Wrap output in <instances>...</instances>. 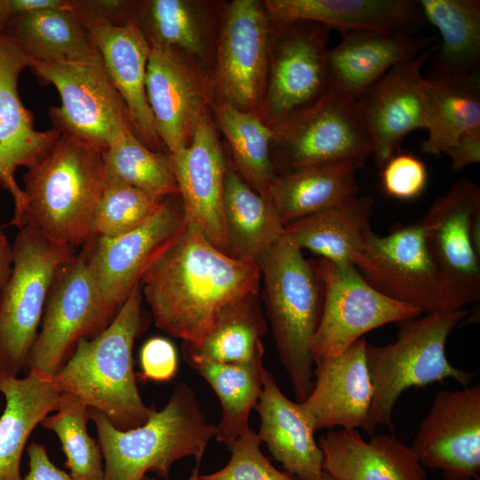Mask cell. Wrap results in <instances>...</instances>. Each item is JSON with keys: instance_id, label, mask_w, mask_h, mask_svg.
<instances>
[{"instance_id": "1", "label": "cell", "mask_w": 480, "mask_h": 480, "mask_svg": "<svg viewBox=\"0 0 480 480\" xmlns=\"http://www.w3.org/2000/svg\"><path fill=\"white\" fill-rule=\"evenodd\" d=\"M260 280L257 263L221 252L196 227L186 223L148 265L140 283L156 325L195 345L228 305L259 292Z\"/></svg>"}, {"instance_id": "2", "label": "cell", "mask_w": 480, "mask_h": 480, "mask_svg": "<svg viewBox=\"0 0 480 480\" xmlns=\"http://www.w3.org/2000/svg\"><path fill=\"white\" fill-rule=\"evenodd\" d=\"M142 299L139 283L111 323L97 336L79 340L52 377L61 393L100 411L120 430L142 426L149 416L150 406L144 404L137 387L132 357Z\"/></svg>"}, {"instance_id": "3", "label": "cell", "mask_w": 480, "mask_h": 480, "mask_svg": "<svg viewBox=\"0 0 480 480\" xmlns=\"http://www.w3.org/2000/svg\"><path fill=\"white\" fill-rule=\"evenodd\" d=\"M29 226L73 248L94 236V216L107 176L102 153L60 135L23 177Z\"/></svg>"}, {"instance_id": "4", "label": "cell", "mask_w": 480, "mask_h": 480, "mask_svg": "<svg viewBox=\"0 0 480 480\" xmlns=\"http://www.w3.org/2000/svg\"><path fill=\"white\" fill-rule=\"evenodd\" d=\"M89 417L105 460V480H144L147 472L168 480L177 460L194 457L199 464L216 434V426L207 421L195 392L184 381L176 386L164 409L150 405L142 426L117 429L93 408H89Z\"/></svg>"}, {"instance_id": "5", "label": "cell", "mask_w": 480, "mask_h": 480, "mask_svg": "<svg viewBox=\"0 0 480 480\" xmlns=\"http://www.w3.org/2000/svg\"><path fill=\"white\" fill-rule=\"evenodd\" d=\"M259 266L278 356L301 403L314 385L312 345L323 311L324 286L312 261L284 235Z\"/></svg>"}, {"instance_id": "6", "label": "cell", "mask_w": 480, "mask_h": 480, "mask_svg": "<svg viewBox=\"0 0 480 480\" xmlns=\"http://www.w3.org/2000/svg\"><path fill=\"white\" fill-rule=\"evenodd\" d=\"M460 308L437 311L398 324L397 339L388 345L367 342L366 362L372 398L364 431L373 436L379 426L392 428V413L400 396L412 387L422 388L445 379L467 387L474 372L454 367L445 355L452 329L467 316Z\"/></svg>"}, {"instance_id": "7", "label": "cell", "mask_w": 480, "mask_h": 480, "mask_svg": "<svg viewBox=\"0 0 480 480\" xmlns=\"http://www.w3.org/2000/svg\"><path fill=\"white\" fill-rule=\"evenodd\" d=\"M19 229L12 271L0 290V375L6 377L26 369L56 272L76 253L35 228Z\"/></svg>"}, {"instance_id": "8", "label": "cell", "mask_w": 480, "mask_h": 480, "mask_svg": "<svg viewBox=\"0 0 480 480\" xmlns=\"http://www.w3.org/2000/svg\"><path fill=\"white\" fill-rule=\"evenodd\" d=\"M31 70L40 84L59 92L60 105L50 107L48 116L60 135L103 153L133 132L128 108L102 61L37 63Z\"/></svg>"}, {"instance_id": "9", "label": "cell", "mask_w": 480, "mask_h": 480, "mask_svg": "<svg viewBox=\"0 0 480 480\" xmlns=\"http://www.w3.org/2000/svg\"><path fill=\"white\" fill-rule=\"evenodd\" d=\"M372 152L371 139L352 102L332 90L273 128L276 175L337 164L360 168Z\"/></svg>"}, {"instance_id": "10", "label": "cell", "mask_w": 480, "mask_h": 480, "mask_svg": "<svg viewBox=\"0 0 480 480\" xmlns=\"http://www.w3.org/2000/svg\"><path fill=\"white\" fill-rule=\"evenodd\" d=\"M273 34L264 1L225 2L212 73L213 101L260 116Z\"/></svg>"}, {"instance_id": "11", "label": "cell", "mask_w": 480, "mask_h": 480, "mask_svg": "<svg viewBox=\"0 0 480 480\" xmlns=\"http://www.w3.org/2000/svg\"><path fill=\"white\" fill-rule=\"evenodd\" d=\"M114 317L96 290L84 251L75 253L56 272L26 369L52 378L79 340L97 336Z\"/></svg>"}, {"instance_id": "12", "label": "cell", "mask_w": 480, "mask_h": 480, "mask_svg": "<svg viewBox=\"0 0 480 480\" xmlns=\"http://www.w3.org/2000/svg\"><path fill=\"white\" fill-rule=\"evenodd\" d=\"M354 265L378 292L423 314L460 309L429 256L420 220L395 225L385 236L373 232Z\"/></svg>"}, {"instance_id": "13", "label": "cell", "mask_w": 480, "mask_h": 480, "mask_svg": "<svg viewBox=\"0 0 480 480\" xmlns=\"http://www.w3.org/2000/svg\"><path fill=\"white\" fill-rule=\"evenodd\" d=\"M331 28L298 20L274 26L260 119L275 128L331 90L326 62Z\"/></svg>"}, {"instance_id": "14", "label": "cell", "mask_w": 480, "mask_h": 480, "mask_svg": "<svg viewBox=\"0 0 480 480\" xmlns=\"http://www.w3.org/2000/svg\"><path fill=\"white\" fill-rule=\"evenodd\" d=\"M324 286L321 320L312 345L313 361L341 354L378 327L416 318L422 311L374 289L355 265L312 261Z\"/></svg>"}, {"instance_id": "15", "label": "cell", "mask_w": 480, "mask_h": 480, "mask_svg": "<svg viewBox=\"0 0 480 480\" xmlns=\"http://www.w3.org/2000/svg\"><path fill=\"white\" fill-rule=\"evenodd\" d=\"M186 224L179 195L165 197L140 225L116 237L93 236L83 250L107 308L115 316L152 260Z\"/></svg>"}, {"instance_id": "16", "label": "cell", "mask_w": 480, "mask_h": 480, "mask_svg": "<svg viewBox=\"0 0 480 480\" xmlns=\"http://www.w3.org/2000/svg\"><path fill=\"white\" fill-rule=\"evenodd\" d=\"M480 212V188L460 180L436 197L420 220L429 256L460 308L480 300V253L471 224Z\"/></svg>"}, {"instance_id": "17", "label": "cell", "mask_w": 480, "mask_h": 480, "mask_svg": "<svg viewBox=\"0 0 480 480\" xmlns=\"http://www.w3.org/2000/svg\"><path fill=\"white\" fill-rule=\"evenodd\" d=\"M411 448L444 480L480 478V384L439 391Z\"/></svg>"}, {"instance_id": "18", "label": "cell", "mask_w": 480, "mask_h": 480, "mask_svg": "<svg viewBox=\"0 0 480 480\" xmlns=\"http://www.w3.org/2000/svg\"><path fill=\"white\" fill-rule=\"evenodd\" d=\"M146 93L158 136L168 154L186 148L211 110L210 76L176 50L151 47Z\"/></svg>"}, {"instance_id": "19", "label": "cell", "mask_w": 480, "mask_h": 480, "mask_svg": "<svg viewBox=\"0 0 480 480\" xmlns=\"http://www.w3.org/2000/svg\"><path fill=\"white\" fill-rule=\"evenodd\" d=\"M38 62L5 34H0V188L14 203L11 226H20L26 197L16 178V170L39 161L60 136L54 128L36 131L34 115L22 103L18 89L22 70Z\"/></svg>"}, {"instance_id": "20", "label": "cell", "mask_w": 480, "mask_h": 480, "mask_svg": "<svg viewBox=\"0 0 480 480\" xmlns=\"http://www.w3.org/2000/svg\"><path fill=\"white\" fill-rule=\"evenodd\" d=\"M436 50L437 45H430L414 59L393 67L352 103L371 139L373 161L380 169L400 152L405 135L426 130L421 69Z\"/></svg>"}, {"instance_id": "21", "label": "cell", "mask_w": 480, "mask_h": 480, "mask_svg": "<svg viewBox=\"0 0 480 480\" xmlns=\"http://www.w3.org/2000/svg\"><path fill=\"white\" fill-rule=\"evenodd\" d=\"M169 157L186 223L196 227L212 244L229 254L223 217L228 163L210 113L198 123L189 144Z\"/></svg>"}, {"instance_id": "22", "label": "cell", "mask_w": 480, "mask_h": 480, "mask_svg": "<svg viewBox=\"0 0 480 480\" xmlns=\"http://www.w3.org/2000/svg\"><path fill=\"white\" fill-rule=\"evenodd\" d=\"M363 337L341 354L314 361V385L300 406L316 432L364 428L372 398Z\"/></svg>"}, {"instance_id": "23", "label": "cell", "mask_w": 480, "mask_h": 480, "mask_svg": "<svg viewBox=\"0 0 480 480\" xmlns=\"http://www.w3.org/2000/svg\"><path fill=\"white\" fill-rule=\"evenodd\" d=\"M224 1H135L132 24L150 47L171 48L186 56L211 78Z\"/></svg>"}, {"instance_id": "24", "label": "cell", "mask_w": 480, "mask_h": 480, "mask_svg": "<svg viewBox=\"0 0 480 480\" xmlns=\"http://www.w3.org/2000/svg\"><path fill=\"white\" fill-rule=\"evenodd\" d=\"M341 34V41L328 49L326 62L331 90L352 103L389 69L414 59L433 42V36H418L412 29Z\"/></svg>"}, {"instance_id": "25", "label": "cell", "mask_w": 480, "mask_h": 480, "mask_svg": "<svg viewBox=\"0 0 480 480\" xmlns=\"http://www.w3.org/2000/svg\"><path fill=\"white\" fill-rule=\"evenodd\" d=\"M86 29L128 108L134 135L151 150L168 153L158 136L147 99L146 73L151 47L144 36L132 23H95Z\"/></svg>"}, {"instance_id": "26", "label": "cell", "mask_w": 480, "mask_h": 480, "mask_svg": "<svg viewBox=\"0 0 480 480\" xmlns=\"http://www.w3.org/2000/svg\"><path fill=\"white\" fill-rule=\"evenodd\" d=\"M323 468L334 480H427L411 446L393 435L365 441L357 429L331 430L317 441Z\"/></svg>"}, {"instance_id": "27", "label": "cell", "mask_w": 480, "mask_h": 480, "mask_svg": "<svg viewBox=\"0 0 480 480\" xmlns=\"http://www.w3.org/2000/svg\"><path fill=\"white\" fill-rule=\"evenodd\" d=\"M255 409L260 420L258 437L274 460L298 480H323L324 455L316 431L300 404L289 399L267 370Z\"/></svg>"}, {"instance_id": "28", "label": "cell", "mask_w": 480, "mask_h": 480, "mask_svg": "<svg viewBox=\"0 0 480 480\" xmlns=\"http://www.w3.org/2000/svg\"><path fill=\"white\" fill-rule=\"evenodd\" d=\"M274 26L308 20L351 30H411L423 20L406 0H264Z\"/></svg>"}, {"instance_id": "29", "label": "cell", "mask_w": 480, "mask_h": 480, "mask_svg": "<svg viewBox=\"0 0 480 480\" xmlns=\"http://www.w3.org/2000/svg\"><path fill=\"white\" fill-rule=\"evenodd\" d=\"M428 139L421 143L427 154L446 155L465 134L480 129V75L422 76L420 84Z\"/></svg>"}, {"instance_id": "30", "label": "cell", "mask_w": 480, "mask_h": 480, "mask_svg": "<svg viewBox=\"0 0 480 480\" xmlns=\"http://www.w3.org/2000/svg\"><path fill=\"white\" fill-rule=\"evenodd\" d=\"M5 407L0 416V480H22L20 458L41 421L59 404L61 392L52 378L28 371L25 378L0 375Z\"/></svg>"}, {"instance_id": "31", "label": "cell", "mask_w": 480, "mask_h": 480, "mask_svg": "<svg viewBox=\"0 0 480 480\" xmlns=\"http://www.w3.org/2000/svg\"><path fill=\"white\" fill-rule=\"evenodd\" d=\"M372 199L358 196L319 213L284 226V236L301 251L339 265H354L374 232Z\"/></svg>"}, {"instance_id": "32", "label": "cell", "mask_w": 480, "mask_h": 480, "mask_svg": "<svg viewBox=\"0 0 480 480\" xmlns=\"http://www.w3.org/2000/svg\"><path fill=\"white\" fill-rule=\"evenodd\" d=\"M357 169L337 164L278 174L270 183L267 197L285 226L357 196Z\"/></svg>"}, {"instance_id": "33", "label": "cell", "mask_w": 480, "mask_h": 480, "mask_svg": "<svg viewBox=\"0 0 480 480\" xmlns=\"http://www.w3.org/2000/svg\"><path fill=\"white\" fill-rule=\"evenodd\" d=\"M223 217L232 257L257 263L284 235V226L268 198L254 191L228 164Z\"/></svg>"}, {"instance_id": "34", "label": "cell", "mask_w": 480, "mask_h": 480, "mask_svg": "<svg viewBox=\"0 0 480 480\" xmlns=\"http://www.w3.org/2000/svg\"><path fill=\"white\" fill-rule=\"evenodd\" d=\"M4 34L38 63L102 61L88 30L68 10L11 15Z\"/></svg>"}, {"instance_id": "35", "label": "cell", "mask_w": 480, "mask_h": 480, "mask_svg": "<svg viewBox=\"0 0 480 480\" xmlns=\"http://www.w3.org/2000/svg\"><path fill=\"white\" fill-rule=\"evenodd\" d=\"M264 350L247 363H220L189 356L184 360L212 388L222 408L215 438L226 446L242 436L249 427V415L262 391Z\"/></svg>"}, {"instance_id": "36", "label": "cell", "mask_w": 480, "mask_h": 480, "mask_svg": "<svg viewBox=\"0 0 480 480\" xmlns=\"http://www.w3.org/2000/svg\"><path fill=\"white\" fill-rule=\"evenodd\" d=\"M427 21L442 43L433 54L434 75H460L476 70L480 62V1L420 0Z\"/></svg>"}, {"instance_id": "37", "label": "cell", "mask_w": 480, "mask_h": 480, "mask_svg": "<svg viewBox=\"0 0 480 480\" xmlns=\"http://www.w3.org/2000/svg\"><path fill=\"white\" fill-rule=\"evenodd\" d=\"M268 328L259 292L228 305L197 344L183 342V357H200L220 363L242 364L264 350L261 340Z\"/></svg>"}, {"instance_id": "38", "label": "cell", "mask_w": 480, "mask_h": 480, "mask_svg": "<svg viewBox=\"0 0 480 480\" xmlns=\"http://www.w3.org/2000/svg\"><path fill=\"white\" fill-rule=\"evenodd\" d=\"M211 110L228 145L232 166L254 191L267 197L276 176L271 156L273 129L259 116L222 102L213 101Z\"/></svg>"}, {"instance_id": "39", "label": "cell", "mask_w": 480, "mask_h": 480, "mask_svg": "<svg viewBox=\"0 0 480 480\" xmlns=\"http://www.w3.org/2000/svg\"><path fill=\"white\" fill-rule=\"evenodd\" d=\"M102 159L108 176L154 198L180 194L169 154L151 150L133 132L116 140L102 153Z\"/></svg>"}, {"instance_id": "40", "label": "cell", "mask_w": 480, "mask_h": 480, "mask_svg": "<svg viewBox=\"0 0 480 480\" xmlns=\"http://www.w3.org/2000/svg\"><path fill=\"white\" fill-rule=\"evenodd\" d=\"M89 408L74 396L61 393L57 409L40 425L59 437L72 480H105L99 443L87 431Z\"/></svg>"}, {"instance_id": "41", "label": "cell", "mask_w": 480, "mask_h": 480, "mask_svg": "<svg viewBox=\"0 0 480 480\" xmlns=\"http://www.w3.org/2000/svg\"><path fill=\"white\" fill-rule=\"evenodd\" d=\"M106 176V186L94 216V236L111 238L129 232L148 219L164 200Z\"/></svg>"}, {"instance_id": "42", "label": "cell", "mask_w": 480, "mask_h": 480, "mask_svg": "<svg viewBox=\"0 0 480 480\" xmlns=\"http://www.w3.org/2000/svg\"><path fill=\"white\" fill-rule=\"evenodd\" d=\"M260 440L252 428L227 445L228 464L221 469L200 476L201 480H298L276 468L260 451Z\"/></svg>"}, {"instance_id": "43", "label": "cell", "mask_w": 480, "mask_h": 480, "mask_svg": "<svg viewBox=\"0 0 480 480\" xmlns=\"http://www.w3.org/2000/svg\"><path fill=\"white\" fill-rule=\"evenodd\" d=\"M381 170L382 188L396 199H413L423 192L428 183L427 167L413 154L398 152Z\"/></svg>"}, {"instance_id": "44", "label": "cell", "mask_w": 480, "mask_h": 480, "mask_svg": "<svg viewBox=\"0 0 480 480\" xmlns=\"http://www.w3.org/2000/svg\"><path fill=\"white\" fill-rule=\"evenodd\" d=\"M141 372L136 376L141 380L167 382L178 372V354L174 345L164 337L148 339L140 351Z\"/></svg>"}, {"instance_id": "45", "label": "cell", "mask_w": 480, "mask_h": 480, "mask_svg": "<svg viewBox=\"0 0 480 480\" xmlns=\"http://www.w3.org/2000/svg\"><path fill=\"white\" fill-rule=\"evenodd\" d=\"M70 12L86 28L91 24L123 26L132 23L135 1L69 0Z\"/></svg>"}, {"instance_id": "46", "label": "cell", "mask_w": 480, "mask_h": 480, "mask_svg": "<svg viewBox=\"0 0 480 480\" xmlns=\"http://www.w3.org/2000/svg\"><path fill=\"white\" fill-rule=\"evenodd\" d=\"M27 453L29 470L22 480H72L69 474L52 462L44 445L32 443L28 446Z\"/></svg>"}, {"instance_id": "47", "label": "cell", "mask_w": 480, "mask_h": 480, "mask_svg": "<svg viewBox=\"0 0 480 480\" xmlns=\"http://www.w3.org/2000/svg\"><path fill=\"white\" fill-rule=\"evenodd\" d=\"M451 158V167L460 172L466 166L480 161V129L462 136L446 154Z\"/></svg>"}, {"instance_id": "48", "label": "cell", "mask_w": 480, "mask_h": 480, "mask_svg": "<svg viewBox=\"0 0 480 480\" xmlns=\"http://www.w3.org/2000/svg\"><path fill=\"white\" fill-rule=\"evenodd\" d=\"M11 15L44 11L68 10L69 0H8Z\"/></svg>"}, {"instance_id": "49", "label": "cell", "mask_w": 480, "mask_h": 480, "mask_svg": "<svg viewBox=\"0 0 480 480\" xmlns=\"http://www.w3.org/2000/svg\"><path fill=\"white\" fill-rule=\"evenodd\" d=\"M12 267V246L0 228V290L8 280Z\"/></svg>"}, {"instance_id": "50", "label": "cell", "mask_w": 480, "mask_h": 480, "mask_svg": "<svg viewBox=\"0 0 480 480\" xmlns=\"http://www.w3.org/2000/svg\"><path fill=\"white\" fill-rule=\"evenodd\" d=\"M11 17L8 0H0V34H4L5 27Z\"/></svg>"}, {"instance_id": "51", "label": "cell", "mask_w": 480, "mask_h": 480, "mask_svg": "<svg viewBox=\"0 0 480 480\" xmlns=\"http://www.w3.org/2000/svg\"><path fill=\"white\" fill-rule=\"evenodd\" d=\"M200 476L201 475L199 473V464H197L196 467L193 469L190 476L187 480H201ZM144 480H159V479L145 477Z\"/></svg>"}, {"instance_id": "52", "label": "cell", "mask_w": 480, "mask_h": 480, "mask_svg": "<svg viewBox=\"0 0 480 480\" xmlns=\"http://www.w3.org/2000/svg\"><path fill=\"white\" fill-rule=\"evenodd\" d=\"M323 480H334L331 476H329L327 473H324V478Z\"/></svg>"}, {"instance_id": "53", "label": "cell", "mask_w": 480, "mask_h": 480, "mask_svg": "<svg viewBox=\"0 0 480 480\" xmlns=\"http://www.w3.org/2000/svg\"><path fill=\"white\" fill-rule=\"evenodd\" d=\"M476 480H480V478L476 479Z\"/></svg>"}]
</instances>
